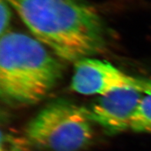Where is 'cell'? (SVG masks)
I'll list each match as a JSON object with an SVG mask.
<instances>
[{"instance_id":"8992f818","label":"cell","mask_w":151,"mask_h":151,"mask_svg":"<svg viewBox=\"0 0 151 151\" xmlns=\"http://www.w3.org/2000/svg\"><path fill=\"white\" fill-rule=\"evenodd\" d=\"M130 129L135 133H151V92L143 94L132 119Z\"/></svg>"},{"instance_id":"7a4b0ae2","label":"cell","mask_w":151,"mask_h":151,"mask_svg":"<svg viewBox=\"0 0 151 151\" xmlns=\"http://www.w3.org/2000/svg\"><path fill=\"white\" fill-rule=\"evenodd\" d=\"M62 77L60 62L35 37L10 32L0 39V91L13 104L29 105L46 97Z\"/></svg>"},{"instance_id":"3957f363","label":"cell","mask_w":151,"mask_h":151,"mask_svg":"<svg viewBox=\"0 0 151 151\" xmlns=\"http://www.w3.org/2000/svg\"><path fill=\"white\" fill-rule=\"evenodd\" d=\"M93 124L87 108L55 100L29 122L26 138L43 151H81L93 139Z\"/></svg>"},{"instance_id":"52a82bcc","label":"cell","mask_w":151,"mask_h":151,"mask_svg":"<svg viewBox=\"0 0 151 151\" xmlns=\"http://www.w3.org/2000/svg\"><path fill=\"white\" fill-rule=\"evenodd\" d=\"M29 143L27 139L26 140L13 133L2 131L0 151H26Z\"/></svg>"},{"instance_id":"6da1fadb","label":"cell","mask_w":151,"mask_h":151,"mask_svg":"<svg viewBox=\"0 0 151 151\" xmlns=\"http://www.w3.org/2000/svg\"><path fill=\"white\" fill-rule=\"evenodd\" d=\"M36 40L65 61L101 52L105 29L86 0H7Z\"/></svg>"},{"instance_id":"277c9868","label":"cell","mask_w":151,"mask_h":151,"mask_svg":"<svg viewBox=\"0 0 151 151\" xmlns=\"http://www.w3.org/2000/svg\"><path fill=\"white\" fill-rule=\"evenodd\" d=\"M74 64L70 86L78 93L101 96L124 88L151 92V79L134 77L106 61L86 57Z\"/></svg>"},{"instance_id":"ba28073f","label":"cell","mask_w":151,"mask_h":151,"mask_svg":"<svg viewBox=\"0 0 151 151\" xmlns=\"http://www.w3.org/2000/svg\"><path fill=\"white\" fill-rule=\"evenodd\" d=\"M12 6L7 0H0V14H1V36L9 32V27L12 17Z\"/></svg>"},{"instance_id":"5b68a950","label":"cell","mask_w":151,"mask_h":151,"mask_svg":"<svg viewBox=\"0 0 151 151\" xmlns=\"http://www.w3.org/2000/svg\"><path fill=\"white\" fill-rule=\"evenodd\" d=\"M145 93L124 88L99 96L89 107L88 113L94 123L106 133L116 134L130 129L132 119Z\"/></svg>"}]
</instances>
